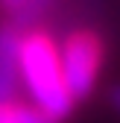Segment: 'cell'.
<instances>
[{
	"instance_id": "6da1fadb",
	"label": "cell",
	"mask_w": 120,
	"mask_h": 123,
	"mask_svg": "<svg viewBox=\"0 0 120 123\" xmlns=\"http://www.w3.org/2000/svg\"><path fill=\"white\" fill-rule=\"evenodd\" d=\"M21 82L29 91V103L56 123L65 120L76 103L65 79L62 47L44 29L21 32Z\"/></svg>"
},
{
	"instance_id": "3957f363",
	"label": "cell",
	"mask_w": 120,
	"mask_h": 123,
	"mask_svg": "<svg viewBox=\"0 0 120 123\" xmlns=\"http://www.w3.org/2000/svg\"><path fill=\"white\" fill-rule=\"evenodd\" d=\"M21 88V32L0 29V103L18 100Z\"/></svg>"
},
{
	"instance_id": "7a4b0ae2",
	"label": "cell",
	"mask_w": 120,
	"mask_h": 123,
	"mask_svg": "<svg viewBox=\"0 0 120 123\" xmlns=\"http://www.w3.org/2000/svg\"><path fill=\"white\" fill-rule=\"evenodd\" d=\"M59 47H62V68H65V79H67L73 100L88 97L100 79L102 62H106L102 38L91 29H76Z\"/></svg>"
},
{
	"instance_id": "8992f818",
	"label": "cell",
	"mask_w": 120,
	"mask_h": 123,
	"mask_svg": "<svg viewBox=\"0 0 120 123\" xmlns=\"http://www.w3.org/2000/svg\"><path fill=\"white\" fill-rule=\"evenodd\" d=\"M24 3H26V0H0V6H3L6 12H15V15L24 9Z\"/></svg>"
},
{
	"instance_id": "5b68a950",
	"label": "cell",
	"mask_w": 120,
	"mask_h": 123,
	"mask_svg": "<svg viewBox=\"0 0 120 123\" xmlns=\"http://www.w3.org/2000/svg\"><path fill=\"white\" fill-rule=\"evenodd\" d=\"M50 3H53V0H26V3H24V9H21L18 15H21V18H35V15H41Z\"/></svg>"
},
{
	"instance_id": "277c9868",
	"label": "cell",
	"mask_w": 120,
	"mask_h": 123,
	"mask_svg": "<svg viewBox=\"0 0 120 123\" xmlns=\"http://www.w3.org/2000/svg\"><path fill=\"white\" fill-rule=\"evenodd\" d=\"M0 123H56V120L47 117L32 103L6 100V103H0Z\"/></svg>"
},
{
	"instance_id": "52a82bcc",
	"label": "cell",
	"mask_w": 120,
	"mask_h": 123,
	"mask_svg": "<svg viewBox=\"0 0 120 123\" xmlns=\"http://www.w3.org/2000/svg\"><path fill=\"white\" fill-rule=\"evenodd\" d=\"M111 103H114V109L120 111V85H117V88L111 91Z\"/></svg>"
}]
</instances>
